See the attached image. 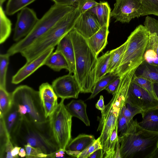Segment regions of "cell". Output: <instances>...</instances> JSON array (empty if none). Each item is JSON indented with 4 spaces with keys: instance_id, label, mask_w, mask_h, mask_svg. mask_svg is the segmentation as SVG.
<instances>
[{
    "instance_id": "cell-44",
    "label": "cell",
    "mask_w": 158,
    "mask_h": 158,
    "mask_svg": "<svg viewBox=\"0 0 158 158\" xmlns=\"http://www.w3.org/2000/svg\"><path fill=\"white\" fill-rule=\"evenodd\" d=\"M147 48L155 50L158 54V35L156 33L149 34Z\"/></svg>"
},
{
    "instance_id": "cell-13",
    "label": "cell",
    "mask_w": 158,
    "mask_h": 158,
    "mask_svg": "<svg viewBox=\"0 0 158 158\" xmlns=\"http://www.w3.org/2000/svg\"><path fill=\"white\" fill-rule=\"evenodd\" d=\"M52 85L58 98H77L80 89L74 75L69 73L54 80Z\"/></svg>"
},
{
    "instance_id": "cell-47",
    "label": "cell",
    "mask_w": 158,
    "mask_h": 158,
    "mask_svg": "<svg viewBox=\"0 0 158 158\" xmlns=\"http://www.w3.org/2000/svg\"><path fill=\"white\" fill-rule=\"evenodd\" d=\"M105 106L104 104L103 96L102 95H101L95 104V107L97 109L100 110L102 116L104 114Z\"/></svg>"
},
{
    "instance_id": "cell-10",
    "label": "cell",
    "mask_w": 158,
    "mask_h": 158,
    "mask_svg": "<svg viewBox=\"0 0 158 158\" xmlns=\"http://www.w3.org/2000/svg\"><path fill=\"white\" fill-rule=\"evenodd\" d=\"M126 104L141 109L142 116L149 111L158 110V100L132 80L128 90Z\"/></svg>"
},
{
    "instance_id": "cell-51",
    "label": "cell",
    "mask_w": 158,
    "mask_h": 158,
    "mask_svg": "<svg viewBox=\"0 0 158 158\" xmlns=\"http://www.w3.org/2000/svg\"><path fill=\"white\" fill-rule=\"evenodd\" d=\"M18 107V110L21 115H25L27 114V110L26 106L22 104L16 105Z\"/></svg>"
},
{
    "instance_id": "cell-56",
    "label": "cell",
    "mask_w": 158,
    "mask_h": 158,
    "mask_svg": "<svg viewBox=\"0 0 158 158\" xmlns=\"http://www.w3.org/2000/svg\"><path fill=\"white\" fill-rule=\"evenodd\" d=\"M80 0H71L70 5L76 6L77 5L79 2Z\"/></svg>"
},
{
    "instance_id": "cell-52",
    "label": "cell",
    "mask_w": 158,
    "mask_h": 158,
    "mask_svg": "<svg viewBox=\"0 0 158 158\" xmlns=\"http://www.w3.org/2000/svg\"><path fill=\"white\" fill-rule=\"evenodd\" d=\"M55 3L62 5H70L71 0H52Z\"/></svg>"
},
{
    "instance_id": "cell-45",
    "label": "cell",
    "mask_w": 158,
    "mask_h": 158,
    "mask_svg": "<svg viewBox=\"0 0 158 158\" xmlns=\"http://www.w3.org/2000/svg\"><path fill=\"white\" fill-rule=\"evenodd\" d=\"M120 78L118 76L111 82L105 89L109 93L113 94L116 91L119 83Z\"/></svg>"
},
{
    "instance_id": "cell-46",
    "label": "cell",
    "mask_w": 158,
    "mask_h": 158,
    "mask_svg": "<svg viewBox=\"0 0 158 158\" xmlns=\"http://www.w3.org/2000/svg\"><path fill=\"white\" fill-rule=\"evenodd\" d=\"M14 146L10 137H9L6 145L5 156L6 158H13L11 154V152Z\"/></svg>"
},
{
    "instance_id": "cell-39",
    "label": "cell",
    "mask_w": 158,
    "mask_h": 158,
    "mask_svg": "<svg viewBox=\"0 0 158 158\" xmlns=\"http://www.w3.org/2000/svg\"><path fill=\"white\" fill-rule=\"evenodd\" d=\"M24 148L26 151V158H46L48 155L39 148L32 146L29 144L25 145Z\"/></svg>"
},
{
    "instance_id": "cell-40",
    "label": "cell",
    "mask_w": 158,
    "mask_h": 158,
    "mask_svg": "<svg viewBox=\"0 0 158 158\" xmlns=\"http://www.w3.org/2000/svg\"><path fill=\"white\" fill-rule=\"evenodd\" d=\"M143 59L146 62L150 65H158V54L155 50L152 48L147 47Z\"/></svg>"
},
{
    "instance_id": "cell-24",
    "label": "cell",
    "mask_w": 158,
    "mask_h": 158,
    "mask_svg": "<svg viewBox=\"0 0 158 158\" xmlns=\"http://www.w3.org/2000/svg\"><path fill=\"white\" fill-rule=\"evenodd\" d=\"M88 11L96 15L101 27L109 25L111 9L107 2L101 1L98 5Z\"/></svg>"
},
{
    "instance_id": "cell-14",
    "label": "cell",
    "mask_w": 158,
    "mask_h": 158,
    "mask_svg": "<svg viewBox=\"0 0 158 158\" xmlns=\"http://www.w3.org/2000/svg\"><path fill=\"white\" fill-rule=\"evenodd\" d=\"M54 49V48H49L31 61L26 62L12 77V83L15 85L19 84L45 65L47 59Z\"/></svg>"
},
{
    "instance_id": "cell-18",
    "label": "cell",
    "mask_w": 158,
    "mask_h": 158,
    "mask_svg": "<svg viewBox=\"0 0 158 158\" xmlns=\"http://www.w3.org/2000/svg\"><path fill=\"white\" fill-rule=\"evenodd\" d=\"M109 25H105L90 38L86 39L89 46L98 56L108 44Z\"/></svg>"
},
{
    "instance_id": "cell-30",
    "label": "cell",
    "mask_w": 158,
    "mask_h": 158,
    "mask_svg": "<svg viewBox=\"0 0 158 158\" xmlns=\"http://www.w3.org/2000/svg\"><path fill=\"white\" fill-rule=\"evenodd\" d=\"M36 0H8L6 6V13L12 15L27 7Z\"/></svg>"
},
{
    "instance_id": "cell-34",
    "label": "cell",
    "mask_w": 158,
    "mask_h": 158,
    "mask_svg": "<svg viewBox=\"0 0 158 158\" xmlns=\"http://www.w3.org/2000/svg\"><path fill=\"white\" fill-rule=\"evenodd\" d=\"M143 8L142 16L153 15L158 16V0H140Z\"/></svg>"
},
{
    "instance_id": "cell-53",
    "label": "cell",
    "mask_w": 158,
    "mask_h": 158,
    "mask_svg": "<svg viewBox=\"0 0 158 158\" xmlns=\"http://www.w3.org/2000/svg\"><path fill=\"white\" fill-rule=\"evenodd\" d=\"M120 144L119 142L118 138L117 140L116 144V151L114 158H121L120 151Z\"/></svg>"
},
{
    "instance_id": "cell-23",
    "label": "cell",
    "mask_w": 158,
    "mask_h": 158,
    "mask_svg": "<svg viewBox=\"0 0 158 158\" xmlns=\"http://www.w3.org/2000/svg\"><path fill=\"white\" fill-rule=\"evenodd\" d=\"M45 65L56 71H59L63 69L68 71L69 69L66 59L59 51L56 50L52 52L47 59Z\"/></svg>"
},
{
    "instance_id": "cell-8",
    "label": "cell",
    "mask_w": 158,
    "mask_h": 158,
    "mask_svg": "<svg viewBox=\"0 0 158 158\" xmlns=\"http://www.w3.org/2000/svg\"><path fill=\"white\" fill-rule=\"evenodd\" d=\"M11 94L13 103L26 106L27 114L25 115L31 121L41 124L49 121L45 117L39 91L23 85L17 87Z\"/></svg>"
},
{
    "instance_id": "cell-58",
    "label": "cell",
    "mask_w": 158,
    "mask_h": 158,
    "mask_svg": "<svg viewBox=\"0 0 158 158\" xmlns=\"http://www.w3.org/2000/svg\"><path fill=\"white\" fill-rule=\"evenodd\" d=\"M6 0H0V5H2L3 3L6 1Z\"/></svg>"
},
{
    "instance_id": "cell-11",
    "label": "cell",
    "mask_w": 158,
    "mask_h": 158,
    "mask_svg": "<svg viewBox=\"0 0 158 158\" xmlns=\"http://www.w3.org/2000/svg\"><path fill=\"white\" fill-rule=\"evenodd\" d=\"M143 8L140 0H115L110 17L115 19V22L129 23L143 14Z\"/></svg>"
},
{
    "instance_id": "cell-54",
    "label": "cell",
    "mask_w": 158,
    "mask_h": 158,
    "mask_svg": "<svg viewBox=\"0 0 158 158\" xmlns=\"http://www.w3.org/2000/svg\"><path fill=\"white\" fill-rule=\"evenodd\" d=\"M26 155V151L24 148H21L19 153V156L21 157H25Z\"/></svg>"
},
{
    "instance_id": "cell-12",
    "label": "cell",
    "mask_w": 158,
    "mask_h": 158,
    "mask_svg": "<svg viewBox=\"0 0 158 158\" xmlns=\"http://www.w3.org/2000/svg\"><path fill=\"white\" fill-rule=\"evenodd\" d=\"M39 19L35 12L27 7L18 13L13 36L17 42L27 36L33 28Z\"/></svg>"
},
{
    "instance_id": "cell-50",
    "label": "cell",
    "mask_w": 158,
    "mask_h": 158,
    "mask_svg": "<svg viewBox=\"0 0 158 158\" xmlns=\"http://www.w3.org/2000/svg\"><path fill=\"white\" fill-rule=\"evenodd\" d=\"M21 147L18 146H15L11 152V154L13 158H18L19 153Z\"/></svg>"
},
{
    "instance_id": "cell-1",
    "label": "cell",
    "mask_w": 158,
    "mask_h": 158,
    "mask_svg": "<svg viewBox=\"0 0 158 158\" xmlns=\"http://www.w3.org/2000/svg\"><path fill=\"white\" fill-rule=\"evenodd\" d=\"M121 158H154L157 150L158 131L145 129L136 119L129 123L125 131L118 136Z\"/></svg>"
},
{
    "instance_id": "cell-7",
    "label": "cell",
    "mask_w": 158,
    "mask_h": 158,
    "mask_svg": "<svg viewBox=\"0 0 158 158\" xmlns=\"http://www.w3.org/2000/svg\"><path fill=\"white\" fill-rule=\"evenodd\" d=\"M113 97L106 105L104 115L102 116L97 131L101 133L100 137L104 155L111 135L118 124L120 111L126 105L127 94L117 88L112 94Z\"/></svg>"
},
{
    "instance_id": "cell-16",
    "label": "cell",
    "mask_w": 158,
    "mask_h": 158,
    "mask_svg": "<svg viewBox=\"0 0 158 158\" xmlns=\"http://www.w3.org/2000/svg\"><path fill=\"white\" fill-rule=\"evenodd\" d=\"M39 91L45 117L48 118L58 105V98L52 85L48 82L42 84L39 87Z\"/></svg>"
},
{
    "instance_id": "cell-22",
    "label": "cell",
    "mask_w": 158,
    "mask_h": 158,
    "mask_svg": "<svg viewBox=\"0 0 158 158\" xmlns=\"http://www.w3.org/2000/svg\"><path fill=\"white\" fill-rule=\"evenodd\" d=\"M135 74L153 83H158V65H150L144 60L137 68Z\"/></svg>"
},
{
    "instance_id": "cell-37",
    "label": "cell",
    "mask_w": 158,
    "mask_h": 158,
    "mask_svg": "<svg viewBox=\"0 0 158 158\" xmlns=\"http://www.w3.org/2000/svg\"><path fill=\"white\" fill-rule=\"evenodd\" d=\"M132 81L147 91L154 98L157 99L155 93L153 82L144 78L137 77L135 73Z\"/></svg>"
},
{
    "instance_id": "cell-5",
    "label": "cell",
    "mask_w": 158,
    "mask_h": 158,
    "mask_svg": "<svg viewBox=\"0 0 158 158\" xmlns=\"http://www.w3.org/2000/svg\"><path fill=\"white\" fill-rule=\"evenodd\" d=\"M76 6L54 3L40 19L30 32L11 46L7 53L10 56L21 53L42 37Z\"/></svg>"
},
{
    "instance_id": "cell-21",
    "label": "cell",
    "mask_w": 158,
    "mask_h": 158,
    "mask_svg": "<svg viewBox=\"0 0 158 158\" xmlns=\"http://www.w3.org/2000/svg\"><path fill=\"white\" fill-rule=\"evenodd\" d=\"M66 107L72 117L78 118L86 126H90V122L86 113L87 105L84 101L73 100L66 106Z\"/></svg>"
},
{
    "instance_id": "cell-49",
    "label": "cell",
    "mask_w": 158,
    "mask_h": 158,
    "mask_svg": "<svg viewBox=\"0 0 158 158\" xmlns=\"http://www.w3.org/2000/svg\"><path fill=\"white\" fill-rule=\"evenodd\" d=\"M66 150L63 149H60L53 154L51 158H62L64 156Z\"/></svg>"
},
{
    "instance_id": "cell-43",
    "label": "cell",
    "mask_w": 158,
    "mask_h": 158,
    "mask_svg": "<svg viewBox=\"0 0 158 158\" xmlns=\"http://www.w3.org/2000/svg\"><path fill=\"white\" fill-rule=\"evenodd\" d=\"M129 123L120 111L118 121V132H120V135L125 131Z\"/></svg>"
},
{
    "instance_id": "cell-25",
    "label": "cell",
    "mask_w": 158,
    "mask_h": 158,
    "mask_svg": "<svg viewBox=\"0 0 158 158\" xmlns=\"http://www.w3.org/2000/svg\"><path fill=\"white\" fill-rule=\"evenodd\" d=\"M127 44V40L117 48L110 51L107 73H114L119 65Z\"/></svg>"
},
{
    "instance_id": "cell-55",
    "label": "cell",
    "mask_w": 158,
    "mask_h": 158,
    "mask_svg": "<svg viewBox=\"0 0 158 158\" xmlns=\"http://www.w3.org/2000/svg\"><path fill=\"white\" fill-rule=\"evenodd\" d=\"M153 85L155 93L158 100V83H153Z\"/></svg>"
},
{
    "instance_id": "cell-20",
    "label": "cell",
    "mask_w": 158,
    "mask_h": 158,
    "mask_svg": "<svg viewBox=\"0 0 158 158\" xmlns=\"http://www.w3.org/2000/svg\"><path fill=\"white\" fill-rule=\"evenodd\" d=\"M22 116V115L18 111L17 106L12 103L10 109L2 117L11 140L14 136L18 129Z\"/></svg>"
},
{
    "instance_id": "cell-26",
    "label": "cell",
    "mask_w": 158,
    "mask_h": 158,
    "mask_svg": "<svg viewBox=\"0 0 158 158\" xmlns=\"http://www.w3.org/2000/svg\"><path fill=\"white\" fill-rule=\"evenodd\" d=\"M139 125L147 130L158 131V110L149 111L142 116Z\"/></svg>"
},
{
    "instance_id": "cell-59",
    "label": "cell",
    "mask_w": 158,
    "mask_h": 158,
    "mask_svg": "<svg viewBox=\"0 0 158 158\" xmlns=\"http://www.w3.org/2000/svg\"><path fill=\"white\" fill-rule=\"evenodd\" d=\"M157 158H158V157H157Z\"/></svg>"
},
{
    "instance_id": "cell-32",
    "label": "cell",
    "mask_w": 158,
    "mask_h": 158,
    "mask_svg": "<svg viewBox=\"0 0 158 158\" xmlns=\"http://www.w3.org/2000/svg\"><path fill=\"white\" fill-rule=\"evenodd\" d=\"M10 56L7 53L0 55V87L6 88V76Z\"/></svg>"
},
{
    "instance_id": "cell-41",
    "label": "cell",
    "mask_w": 158,
    "mask_h": 158,
    "mask_svg": "<svg viewBox=\"0 0 158 158\" xmlns=\"http://www.w3.org/2000/svg\"><path fill=\"white\" fill-rule=\"evenodd\" d=\"M149 34L156 33L158 35V20L147 16L144 23Z\"/></svg>"
},
{
    "instance_id": "cell-36",
    "label": "cell",
    "mask_w": 158,
    "mask_h": 158,
    "mask_svg": "<svg viewBox=\"0 0 158 158\" xmlns=\"http://www.w3.org/2000/svg\"><path fill=\"white\" fill-rule=\"evenodd\" d=\"M10 136L4 124L2 117H0V158L5 156V149L7 139Z\"/></svg>"
},
{
    "instance_id": "cell-19",
    "label": "cell",
    "mask_w": 158,
    "mask_h": 158,
    "mask_svg": "<svg viewBox=\"0 0 158 158\" xmlns=\"http://www.w3.org/2000/svg\"><path fill=\"white\" fill-rule=\"evenodd\" d=\"M95 139L93 135L80 134L72 139L68 145L66 153L73 157L85 149Z\"/></svg>"
},
{
    "instance_id": "cell-4",
    "label": "cell",
    "mask_w": 158,
    "mask_h": 158,
    "mask_svg": "<svg viewBox=\"0 0 158 158\" xmlns=\"http://www.w3.org/2000/svg\"><path fill=\"white\" fill-rule=\"evenodd\" d=\"M81 15L77 7L51 29L45 34L22 52L27 62H30L48 49L57 46L61 39L74 27Z\"/></svg>"
},
{
    "instance_id": "cell-29",
    "label": "cell",
    "mask_w": 158,
    "mask_h": 158,
    "mask_svg": "<svg viewBox=\"0 0 158 158\" xmlns=\"http://www.w3.org/2000/svg\"><path fill=\"white\" fill-rule=\"evenodd\" d=\"M118 76L114 73H109L101 78L96 83L91 95L87 100L94 98L101 91L105 89L109 84Z\"/></svg>"
},
{
    "instance_id": "cell-57",
    "label": "cell",
    "mask_w": 158,
    "mask_h": 158,
    "mask_svg": "<svg viewBox=\"0 0 158 158\" xmlns=\"http://www.w3.org/2000/svg\"><path fill=\"white\" fill-rule=\"evenodd\" d=\"M158 156V142L157 145V150L154 158H157Z\"/></svg>"
},
{
    "instance_id": "cell-42",
    "label": "cell",
    "mask_w": 158,
    "mask_h": 158,
    "mask_svg": "<svg viewBox=\"0 0 158 158\" xmlns=\"http://www.w3.org/2000/svg\"><path fill=\"white\" fill-rule=\"evenodd\" d=\"M99 4V2H97L95 0H80L76 6L81 14Z\"/></svg>"
},
{
    "instance_id": "cell-2",
    "label": "cell",
    "mask_w": 158,
    "mask_h": 158,
    "mask_svg": "<svg viewBox=\"0 0 158 158\" xmlns=\"http://www.w3.org/2000/svg\"><path fill=\"white\" fill-rule=\"evenodd\" d=\"M69 33L75 53V70L73 75L78 83L81 93H91L95 84L98 56L89 46L86 39L74 28Z\"/></svg>"
},
{
    "instance_id": "cell-3",
    "label": "cell",
    "mask_w": 158,
    "mask_h": 158,
    "mask_svg": "<svg viewBox=\"0 0 158 158\" xmlns=\"http://www.w3.org/2000/svg\"><path fill=\"white\" fill-rule=\"evenodd\" d=\"M11 140L14 146L24 148L29 144L39 148L48 155L47 157L59 150L52 135L49 120L45 123L38 124L25 115H22L18 129Z\"/></svg>"
},
{
    "instance_id": "cell-48",
    "label": "cell",
    "mask_w": 158,
    "mask_h": 158,
    "mask_svg": "<svg viewBox=\"0 0 158 158\" xmlns=\"http://www.w3.org/2000/svg\"><path fill=\"white\" fill-rule=\"evenodd\" d=\"M103 154L102 149H98L90 154L88 158H102Z\"/></svg>"
},
{
    "instance_id": "cell-38",
    "label": "cell",
    "mask_w": 158,
    "mask_h": 158,
    "mask_svg": "<svg viewBox=\"0 0 158 158\" xmlns=\"http://www.w3.org/2000/svg\"><path fill=\"white\" fill-rule=\"evenodd\" d=\"M126 105L127 107H126V105H124L121 111L129 122L133 119L134 117L136 115L138 114H142V111L140 109L128 104Z\"/></svg>"
},
{
    "instance_id": "cell-28",
    "label": "cell",
    "mask_w": 158,
    "mask_h": 158,
    "mask_svg": "<svg viewBox=\"0 0 158 158\" xmlns=\"http://www.w3.org/2000/svg\"><path fill=\"white\" fill-rule=\"evenodd\" d=\"M110 57V51H108L98 58L95 74V83L107 73Z\"/></svg>"
},
{
    "instance_id": "cell-9",
    "label": "cell",
    "mask_w": 158,
    "mask_h": 158,
    "mask_svg": "<svg viewBox=\"0 0 158 158\" xmlns=\"http://www.w3.org/2000/svg\"><path fill=\"white\" fill-rule=\"evenodd\" d=\"M61 100L52 114L48 117L51 132L59 149L66 150L72 140V116Z\"/></svg>"
},
{
    "instance_id": "cell-15",
    "label": "cell",
    "mask_w": 158,
    "mask_h": 158,
    "mask_svg": "<svg viewBox=\"0 0 158 158\" xmlns=\"http://www.w3.org/2000/svg\"><path fill=\"white\" fill-rule=\"evenodd\" d=\"M101 27L96 15L91 12L87 11L81 14L74 28L86 39L92 36Z\"/></svg>"
},
{
    "instance_id": "cell-31",
    "label": "cell",
    "mask_w": 158,
    "mask_h": 158,
    "mask_svg": "<svg viewBox=\"0 0 158 158\" xmlns=\"http://www.w3.org/2000/svg\"><path fill=\"white\" fill-rule=\"evenodd\" d=\"M12 104L11 94L6 88L0 87V117L3 116L9 110Z\"/></svg>"
},
{
    "instance_id": "cell-35",
    "label": "cell",
    "mask_w": 158,
    "mask_h": 158,
    "mask_svg": "<svg viewBox=\"0 0 158 158\" xmlns=\"http://www.w3.org/2000/svg\"><path fill=\"white\" fill-rule=\"evenodd\" d=\"M102 149L100 136L98 137L85 149L76 155L74 157L77 158H88V157L96 150Z\"/></svg>"
},
{
    "instance_id": "cell-17",
    "label": "cell",
    "mask_w": 158,
    "mask_h": 158,
    "mask_svg": "<svg viewBox=\"0 0 158 158\" xmlns=\"http://www.w3.org/2000/svg\"><path fill=\"white\" fill-rule=\"evenodd\" d=\"M69 32L59 42L56 50L60 52L67 61L69 69V73L74 74L75 70V53Z\"/></svg>"
},
{
    "instance_id": "cell-6",
    "label": "cell",
    "mask_w": 158,
    "mask_h": 158,
    "mask_svg": "<svg viewBox=\"0 0 158 158\" xmlns=\"http://www.w3.org/2000/svg\"><path fill=\"white\" fill-rule=\"evenodd\" d=\"M149 33L144 26L137 27L128 36L127 44L120 63L113 73L120 76L144 60L143 55L149 39Z\"/></svg>"
},
{
    "instance_id": "cell-27",
    "label": "cell",
    "mask_w": 158,
    "mask_h": 158,
    "mask_svg": "<svg viewBox=\"0 0 158 158\" xmlns=\"http://www.w3.org/2000/svg\"><path fill=\"white\" fill-rule=\"evenodd\" d=\"M12 23L7 17L2 6H0V44L4 43L10 36Z\"/></svg>"
},
{
    "instance_id": "cell-33",
    "label": "cell",
    "mask_w": 158,
    "mask_h": 158,
    "mask_svg": "<svg viewBox=\"0 0 158 158\" xmlns=\"http://www.w3.org/2000/svg\"><path fill=\"white\" fill-rule=\"evenodd\" d=\"M118 124L111 135L103 158H114L116 151L115 146L118 138Z\"/></svg>"
}]
</instances>
